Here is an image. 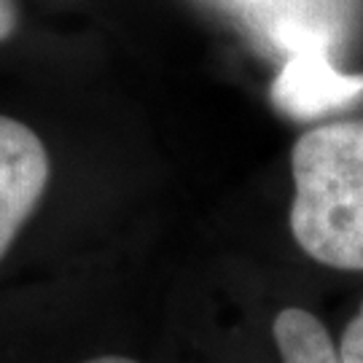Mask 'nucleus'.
I'll return each mask as SVG.
<instances>
[{
  "mask_svg": "<svg viewBox=\"0 0 363 363\" xmlns=\"http://www.w3.org/2000/svg\"><path fill=\"white\" fill-rule=\"evenodd\" d=\"M291 232L334 269H363V121L312 127L291 154Z\"/></svg>",
  "mask_w": 363,
  "mask_h": 363,
  "instance_id": "nucleus-1",
  "label": "nucleus"
},
{
  "mask_svg": "<svg viewBox=\"0 0 363 363\" xmlns=\"http://www.w3.org/2000/svg\"><path fill=\"white\" fill-rule=\"evenodd\" d=\"M49 175L43 140L22 121L0 116V261L38 208Z\"/></svg>",
  "mask_w": 363,
  "mask_h": 363,
  "instance_id": "nucleus-2",
  "label": "nucleus"
},
{
  "mask_svg": "<svg viewBox=\"0 0 363 363\" xmlns=\"http://www.w3.org/2000/svg\"><path fill=\"white\" fill-rule=\"evenodd\" d=\"M363 94V73H345L325 57L320 43L296 46L274 81L277 108L298 118L320 116Z\"/></svg>",
  "mask_w": 363,
  "mask_h": 363,
  "instance_id": "nucleus-3",
  "label": "nucleus"
},
{
  "mask_svg": "<svg viewBox=\"0 0 363 363\" xmlns=\"http://www.w3.org/2000/svg\"><path fill=\"white\" fill-rule=\"evenodd\" d=\"M272 334L283 363H339L337 347L325 325L307 310H280L272 323Z\"/></svg>",
  "mask_w": 363,
  "mask_h": 363,
  "instance_id": "nucleus-4",
  "label": "nucleus"
},
{
  "mask_svg": "<svg viewBox=\"0 0 363 363\" xmlns=\"http://www.w3.org/2000/svg\"><path fill=\"white\" fill-rule=\"evenodd\" d=\"M337 355L339 363H363V304L339 339Z\"/></svg>",
  "mask_w": 363,
  "mask_h": 363,
  "instance_id": "nucleus-5",
  "label": "nucleus"
},
{
  "mask_svg": "<svg viewBox=\"0 0 363 363\" xmlns=\"http://www.w3.org/2000/svg\"><path fill=\"white\" fill-rule=\"evenodd\" d=\"M19 25V9L16 0H0V43L9 40Z\"/></svg>",
  "mask_w": 363,
  "mask_h": 363,
  "instance_id": "nucleus-6",
  "label": "nucleus"
},
{
  "mask_svg": "<svg viewBox=\"0 0 363 363\" xmlns=\"http://www.w3.org/2000/svg\"><path fill=\"white\" fill-rule=\"evenodd\" d=\"M84 363H140V361L121 358V355H103V358H91V361H84Z\"/></svg>",
  "mask_w": 363,
  "mask_h": 363,
  "instance_id": "nucleus-7",
  "label": "nucleus"
}]
</instances>
